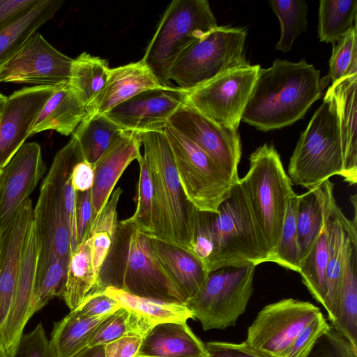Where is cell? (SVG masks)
Returning <instances> with one entry per match:
<instances>
[{"instance_id": "2e32d148", "label": "cell", "mask_w": 357, "mask_h": 357, "mask_svg": "<svg viewBox=\"0 0 357 357\" xmlns=\"http://www.w3.org/2000/svg\"><path fill=\"white\" fill-rule=\"evenodd\" d=\"M188 91L178 86H161L144 91L105 113L125 131L161 132L169 119L185 104Z\"/></svg>"}, {"instance_id": "680465c9", "label": "cell", "mask_w": 357, "mask_h": 357, "mask_svg": "<svg viewBox=\"0 0 357 357\" xmlns=\"http://www.w3.org/2000/svg\"><path fill=\"white\" fill-rule=\"evenodd\" d=\"M6 98V96H3L2 93H0V112H1L3 107Z\"/></svg>"}, {"instance_id": "94428289", "label": "cell", "mask_w": 357, "mask_h": 357, "mask_svg": "<svg viewBox=\"0 0 357 357\" xmlns=\"http://www.w3.org/2000/svg\"><path fill=\"white\" fill-rule=\"evenodd\" d=\"M1 112H0V114H1Z\"/></svg>"}, {"instance_id": "7a4b0ae2", "label": "cell", "mask_w": 357, "mask_h": 357, "mask_svg": "<svg viewBox=\"0 0 357 357\" xmlns=\"http://www.w3.org/2000/svg\"><path fill=\"white\" fill-rule=\"evenodd\" d=\"M153 188V236L191 250L198 210L187 199L164 132L139 133Z\"/></svg>"}, {"instance_id": "ab89813d", "label": "cell", "mask_w": 357, "mask_h": 357, "mask_svg": "<svg viewBox=\"0 0 357 357\" xmlns=\"http://www.w3.org/2000/svg\"><path fill=\"white\" fill-rule=\"evenodd\" d=\"M139 165L136 209L131 217L123 221L135 226L141 232L153 235V188L149 165L143 155Z\"/></svg>"}, {"instance_id": "ac0fdd59", "label": "cell", "mask_w": 357, "mask_h": 357, "mask_svg": "<svg viewBox=\"0 0 357 357\" xmlns=\"http://www.w3.org/2000/svg\"><path fill=\"white\" fill-rule=\"evenodd\" d=\"M33 220V207L29 198L0 229V357H7L3 330L14 301L23 248Z\"/></svg>"}, {"instance_id": "ee69618b", "label": "cell", "mask_w": 357, "mask_h": 357, "mask_svg": "<svg viewBox=\"0 0 357 357\" xmlns=\"http://www.w3.org/2000/svg\"><path fill=\"white\" fill-rule=\"evenodd\" d=\"M330 328L321 312L305 326L293 340L282 357H307L317 341Z\"/></svg>"}, {"instance_id": "cb8c5ba5", "label": "cell", "mask_w": 357, "mask_h": 357, "mask_svg": "<svg viewBox=\"0 0 357 357\" xmlns=\"http://www.w3.org/2000/svg\"><path fill=\"white\" fill-rule=\"evenodd\" d=\"M163 86L141 59L110 68L104 89L86 108L85 117L102 115L137 94Z\"/></svg>"}, {"instance_id": "f6af8a7d", "label": "cell", "mask_w": 357, "mask_h": 357, "mask_svg": "<svg viewBox=\"0 0 357 357\" xmlns=\"http://www.w3.org/2000/svg\"><path fill=\"white\" fill-rule=\"evenodd\" d=\"M307 357H357V348L330 325Z\"/></svg>"}, {"instance_id": "e0dca14e", "label": "cell", "mask_w": 357, "mask_h": 357, "mask_svg": "<svg viewBox=\"0 0 357 357\" xmlns=\"http://www.w3.org/2000/svg\"><path fill=\"white\" fill-rule=\"evenodd\" d=\"M55 86L24 87L6 98L0 114V170L25 143Z\"/></svg>"}, {"instance_id": "7dc6e473", "label": "cell", "mask_w": 357, "mask_h": 357, "mask_svg": "<svg viewBox=\"0 0 357 357\" xmlns=\"http://www.w3.org/2000/svg\"><path fill=\"white\" fill-rule=\"evenodd\" d=\"M213 213L198 211L194 241L190 250L206 269L213 247Z\"/></svg>"}, {"instance_id": "7bdbcfd3", "label": "cell", "mask_w": 357, "mask_h": 357, "mask_svg": "<svg viewBox=\"0 0 357 357\" xmlns=\"http://www.w3.org/2000/svg\"><path fill=\"white\" fill-rule=\"evenodd\" d=\"M68 265L57 259L35 283L30 317L55 297H63Z\"/></svg>"}, {"instance_id": "3957f363", "label": "cell", "mask_w": 357, "mask_h": 357, "mask_svg": "<svg viewBox=\"0 0 357 357\" xmlns=\"http://www.w3.org/2000/svg\"><path fill=\"white\" fill-rule=\"evenodd\" d=\"M109 286L142 297L184 303L159 266L149 236L123 220L118 222L99 273V289L105 291Z\"/></svg>"}, {"instance_id": "7c38bea8", "label": "cell", "mask_w": 357, "mask_h": 357, "mask_svg": "<svg viewBox=\"0 0 357 357\" xmlns=\"http://www.w3.org/2000/svg\"><path fill=\"white\" fill-rule=\"evenodd\" d=\"M259 68L248 63L231 69L188 91L185 105L214 123L237 130Z\"/></svg>"}, {"instance_id": "c3c4849f", "label": "cell", "mask_w": 357, "mask_h": 357, "mask_svg": "<svg viewBox=\"0 0 357 357\" xmlns=\"http://www.w3.org/2000/svg\"><path fill=\"white\" fill-rule=\"evenodd\" d=\"M121 306L104 291H97L87 296L73 311L84 317H96L113 314Z\"/></svg>"}, {"instance_id": "6f0895ef", "label": "cell", "mask_w": 357, "mask_h": 357, "mask_svg": "<svg viewBox=\"0 0 357 357\" xmlns=\"http://www.w3.org/2000/svg\"><path fill=\"white\" fill-rule=\"evenodd\" d=\"M72 357H105L104 346L86 347Z\"/></svg>"}, {"instance_id": "277c9868", "label": "cell", "mask_w": 357, "mask_h": 357, "mask_svg": "<svg viewBox=\"0 0 357 357\" xmlns=\"http://www.w3.org/2000/svg\"><path fill=\"white\" fill-rule=\"evenodd\" d=\"M77 139L70 141L55 155L40 185L33 208L38 244L35 283L57 259L68 265L71 255L70 229L66 210L63 187L73 165L82 160Z\"/></svg>"}, {"instance_id": "f546056e", "label": "cell", "mask_w": 357, "mask_h": 357, "mask_svg": "<svg viewBox=\"0 0 357 357\" xmlns=\"http://www.w3.org/2000/svg\"><path fill=\"white\" fill-rule=\"evenodd\" d=\"M104 291L121 307L137 314L151 328L164 322L193 319L184 303L142 297L112 286L107 287Z\"/></svg>"}, {"instance_id": "ba28073f", "label": "cell", "mask_w": 357, "mask_h": 357, "mask_svg": "<svg viewBox=\"0 0 357 357\" xmlns=\"http://www.w3.org/2000/svg\"><path fill=\"white\" fill-rule=\"evenodd\" d=\"M218 26L206 0H174L167 6L142 61L163 86H173L169 71L195 42Z\"/></svg>"}, {"instance_id": "603a6c76", "label": "cell", "mask_w": 357, "mask_h": 357, "mask_svg": "<svg viewBox=\"0 0 357 357\" xmlns=\"http://www.w3.org/2000/svg\"><path fill=\"white\" fill-rule=\"evenodd\" d=\"M147 235L159 266L185 303L204 283L208 274L205 266L188 249Z\"/></svg>"}, {"instance_id": "83f0119b", "label": "cell", "mask_w": 357, "mask_h": 357, "mask_svg": "<svg viewBox=\"0 0 357 357\" xmlns=\"http://www.w3.org/2000/svg\"><path fill=\"white\" fill-rule=\"evenodd\" d=\"M86 115V107L68 82L61 83L41 109L30 135L49 130L73 135Z\"/></svg>"}, {"instance_id": "60d3db41", "label": "cell", "mask_w": 357, "mask_h": 357, "mask_svg": "<svg viewBox=\"0 0 357 357\" xmlns=\"http://www.w3.org/2000/svg\"><path fill=\"white\" fill-rule=\"evenodd\" d=\"M298 195L291 199L273 262L299 273L301 256L296 229Z\"/></svg>"}, {"instance_id": "9f6ffc18", "label": "cell", "mask_w": 357, "mask_h": 357, "mask_svg": "<svg viewBox=\"0 0 357 357\" xmlns=\"http://www.w3.org/2000/svg\"><path fill=\"white\" fill-rule=\"evenodd\" d=\"M95 178L94 166L86 160H79L73 167L70 174L71 185L75 192L90 190Z\"/></svg>"}, {"instance_id": "4dcf8cb0", "label": "cell", "mask_w": 357, "mask_h": 357, "mask_svg": "<svg viewBox=\"0 0 357 357\" xmlns=\"http://www.w3.org/2000/svg\"><path fill=\"white\" fill-rule=\"evenodd\" d=\"M97 291H100L99 278L93 267L89 238L78 245L70 255L62 298L71 311Z\"/></svg>"}, {"instance_id": "9c48e42d", "label": "cell", "mask_w": 357, "mask_h": 357, "mask_svg": "<svg viewBox=\"0 0 357 357\" xmlns=\"http://www.w3.org/2000/svg\"><path fill=\"white\" fill-rule=\"evenodd\" d=\"M243 28L217 26L191 45L169 71L170 81L190 91L220 75L248 63Z\"/></svg>"}, {"instance_id": "1f68e13d", "label": "cell", "mask_w": 357, "mask_h": 357, "mask_svg": "<svg viewBox=\"0 0 357 357\" xmlns=\"http://www.w3.org/2000/svg\"><path fill=\"white\" fill-rule=\"evenodd\" d=\"M111 314L89 318L71 310L53 327L50 342L56 357H72L87 347L99 326Z\"/></svg>"}, {"instance_id": "5bb4252c", "label": "cell", "mask_w": 357, "mask_h": 357, "mask_svg": "<svg viewBox=\"0 0 357 357\" xmlns=\"http://www.w3.org/2000/svg\"><path fill=\"white\" fill-rule=\"evenodd\" d=\"M168 126L202 149L233 181H238L241 145L237 130L214 123L185 104L172 116Z\"/></svg>"}, {"instance_id": "5b68a950", "label": "cell", "mask_w": 357, "mask_h": 357, "mask_svg": "<svg viewBox=\"0 0 357 357\" xmlns=\"http://www.w3.org/2000/svg\"><path fill=\"white\" fill-rule=\"evenodd\" d=\"M213 247L206 270L255 266L273 255L239 180L220 204L213 221Z\"/></svg>"}, {"instance_id": "db71d44e", "label": "cell", "mask_w": 357, "mask_h": 357, "mask_svg": "<svg viewBox=\"0 0 357 357\" xmlns=\"http://www.w3.org/2000/svg\"><path fill=\"white\" fill-rule=\"evenodd\" d=\"M39 0H0V30L15 22Z\"/></svg>"}, {"instance_id": "91938a15", "label": "cell", "mask_w": 357, "mask_h": 357, "mask_svg": "<svg viewBox=\"0 0 357 357\" xmlns=\"http://www.w3.org/2000/svg\"><path fill=\"white\" fill-rule=\"evenodd\" d=\"M1 173H2V170H0V176L1 175Z\"/></svg>"}, {"instance_id": "8d00e7d4", "label": "cell", "mask_w": 357, "mask_h": 357, "mask_svg": "<svg viewBox=\"0 0 357 357\" xmlns=\"http://www.w3.org/2000/svg\"><path fill=\"white\" fill-rule=\"evenodd\" d=\"M328 261L327 234L324 225L309 255L301 261L299 272L303 284L312 297L322 306L326 294Z\"/></svg>"}, {"instance_id": "f907efd6", "label": "cell", "mask_w": 357, "mask_h": 357, "mask_svg": "<svg viewBox=\"0 0 357 357\" xmlns=\"http://www.w3.org/2000/svg\"><path fill=\"white\" fill-rule=\"evenodd\" d=\"M91 190L76 192V227L77 245L89 238V230L91 220Z\"/></svg>"}, {"instance_id": "4316f807", "label": "cell", "mask_w": 357, "mask_h": 357, "mask_svg": "<svg viewBox=\"0 0 357 357\" xmlns=\"http://www.w3.org/2000/svg\"><path fill=\"white\" fill-rule=\"evenodd\" d=\"M357 215L347 231L340 293L335 319L331 326L357 348Z\"/></svg>"}, {"instance_id": "836d02e7", "label": "cell", "mask_w": 357, "mask_h": 357, "mask_svg": "<svg viewBox=\"0 0 357 357\" xmlns=\"http://www.w3.org/2000/svg\"><path fill=\"white\" fill-rule=\"evenodd\" d=\"M109 70L107 60L86 52L73 59L68 84L86 108L104 89Z\"/></svg>"}, {"instance_id": "d6986e66", "label": "cell", "mask_w": 357, "mask_h": 357, "mask_svg": "<svg viewBox=\"0 0 357 357\" xmlns=\"http://www.w3.org/2000/svg\"><path fill=\"white\" fill-rule=\"evenodd\" d=\"M47 167L36 142L24 143L2 169L0 176V229L29 199Z\"/></svg>"}, {"instance_id": "11a10c76", "label": "cell", "mask_w": 357, "mask_h": 357, "mask_svg": "<svg viewBox=\"0 0 357 357\" xmlns=\"http://www.w3.org/2000/svg\"><path fill=\"white\" fill-rule=\"evenodd\" d=\"M142 337L127 335L104 346L105 357H136Z\"/></svg>"}, {"instance_id": "52a82bcc", "label": "cell", "mask_w": 357, "mask_h": 357, "mask_svg": "<svg viewBox=\"0 0 357 357\" xmlns=\"http://www.w3.org/2000/svg\"><path fill=\"white\" fill-rule=\"evenodd\" d=\"M249 160L248 171L239 182L274 259L289 204L296 194L272 145L259 146Z\"/></svg>"}, {"instance_id": "ffe728a7", "label": "cell", "mask_w": 357, "mask_h": 357, "mask_svg": "<svg viewBox=\"0 0 357 357\" xmlns=\"http://www.w3.org/2000/svg\"><path fill=\"white\" fill-rule=\"evenodd\" d=\"M334 184L330 178L314 188L322 205L324 223L327 234L328 261L326 294L324 304L332 323L336 317L340 293L347 231L351 220L337 205L333 195Z\"/></svg>"}, {"instance_id": "d6a6232c", "label": "cell", "mask_w": 357, "mask_h": 357, "mask_svg": "<svg viewBox=\"0 0 357 357\" xmlns=\"http://www.w3.org/2000/svg\"><path fill=\"white\" fill-rule=\"evenodd\" d=\"M125 130L104 114L84 117L73 133L84 160L94 166Z\"/></svg>"}, {"instance_id": "9a60e30c", "label": "cell", "mask_w": 357, "mask_h": 357, "mask_svg": "<svg viewBox=\"0 0 357 357\" xmlns=\"http://www.w3.org/2000/svg\"><path fill=\"white\" fill-rule=\"evenodd\" d=\"M73 61L36 32L0 69V82L55 86L68 82Z\"/></svg>"}, {"instance_id": "d590c367", "label": "cell", "mask_w": 357, "mask_h": 357, "mask_svg": "<svg viewBox=\"0 0 357 357\" xmlns=\"http://www.w3.org/2000/svg\"><path fill=\"white\" fill-rule=\"evenodd\" d=\"M324 225L322 205L315 190L298 195L296 229L301 261L309 255Z\"/></svg>"}, {"instance_id": "8fae6325", "label": "cell", "mask_w": 357, "mask_h": 357, "mask_svg": "<svg viewBox=\"0 0 357 357\" xmlns=\"http://www.w3.org/2000/svg\"><path fill=\"white\" fill-rule=\"evenodd\" d=\"M163 131L188 200L198 211L217 213L236 182L187 137L168 125Z\"/></svg>"}, {"instance_id": "b9f144b4", "label": "cell", "mask_w": 357, "mask_h": 357, "mask_svg": "<svg viewBox=\"0 0 357 357\" xmlns=\"http://www.w3.org/2000/svg\"><path fill=\"white\" fill-rule=\"evenodd\" d=\"M353 75H357L356 24L333 45L327 76L333 84Z\"/></svg>"}, {"instance_id": "484cf974", "label": "cell", "mask_w": 357, "mask_h": 357, "mask_svg": "<svg viewBox=\"0 0 357 357\" xmlns=\"http://www.w3.org/2000/svg\"><path fill=\"white\" fill-rule=\"evenodd\" d=\"M334 98L343 154L344 181L349 185L357 181V75L333 83L328 88Z\"/></svg>"}, {"instance_id": "30bf717a", "label": "cell", "mask_w": 357, "mask_h": 357, "mask_svg": "<svg viewBox=\"0 0 357 357\" xmlns=\"http://www.w3.org/2000/svg\"><path fill=\"white\" fill-rule=\"evenodd\" d=\"M255 266L225 267L210 272L185 305L204 331L236 325L253 293Z\"/></svg>"}, {"instance_id": "74e56055", "label": "cell", "mask_w": 357, "mask_h": 357, "mask_svg": "<svg viewBox=\"0 0 357 357\" xmlns=\"http://www.w3.org/2000/svg\"><path fill=\"white\" fill-rule=\"evenodd\" d=\"M280 24V37L275 49L283 52L291 50L295 39L307 29V4L304 0L268 1Z\"/></svg>"}, {"instance_id": "8992f818", "label": "cell", "mask_w": 357, "mask_h": 357, "mask_svg": "<svg viewBox=\"0 0 357 357\" xmlns=\"http://www.w3.org/2000/svg\"><path fill=\"white\" fill-rule=\"evenodd\" d=\"M292 185L313 190L331 176H343V154L335 102L327 90L324 101L301 135L288 165Z\"/></svg>"}, {"instance_id": "f5cc1de1", "label": "cell", "mask_w": 357, "mask_h": 357, "mask_svg": "<svg viewBox=\"0 0 357 357\" xmlns=\"http://www.w3.org/2000/svg\"><path fill=\"white\" fill-rule=\"evenodd\" d=\"M92 264L98 276L111 250L114 238L107 232L93 231L91 235Z\"/></svg>"}, {"instance_id": "816d5d0a", "label": "cell", "mask_w": 357, "mask_h": 357, "mask_svg": "<svg viewBox=\"0 0 357 357\" xmlns=\"http://www.w3.org/2000/svg\"><path fill=\"white\" fill-rule=\"evenodd\" d=\"M122 190L120 188L113 191L94 223L91 233L93 231H105L114 238L118 224L116 208Z\"/></svg>"}, {"instance_id": "44dd1931", "label": "cell", "mask_w": 357, "mask_h": 357, "mask_svg": "<svg viewBox=\"0 0 357 357\" xmlns=\"http://www.w3.org/2000/svg\"><path fill=\"white\" fill-rule=\"evenodd\" d=\"M142 142L137 132L124 131L94 165L95 178L91 193L92 214L89 230L92 228L114 191V186L128 165L141 160Z\"/></svg>"}, {"instance_id": "7402d4cb", "label": "cell", "mask_w": 357, "mask_h": 357, "mask_svg": "<svg viewBox=\"0 0 357 357\" xmlns=\"http://www.w3.org/2000/svg\"><path fill=\"white\" fill-rule=\"evenodd\" d=\"M38 244L34 222L28 232L22 255L14 301L3 330L6 356L15 350L24 328L31 318L30 310L35 287Z\"/></svg>"}, {"instance_id": "6da1fadb", "label": "cell", "mask_w": 357, "mask_h": 357, "mask_svg": "<svg viewBox=\"0 0 357 357\" xmlns=\"http://www.w3.org/2000/svg\"><path fill=\"white\" fill-rule=\"evenodd\" d=\"M328 82L304 59H275L271 67L259 68L241 120L264 132L291 125L321 97Z\"/></svg>"}, {"instance_id": "f35d334b", "label": "cell", "mask_w": 357, "mask_h": 357, "mask_svg": "<svg viewBox=\"0 0 357 357\" xmlns=\"http://www.w3.org/2000/svg\"><path fill=\"white\" fill-rule=\"evenodd\" d=\"M150 329L137 314L121 307L102 323L87 347L105 346L127 335L143 337Z\"/></svg>"}, {"instance_id": "4fadbf2b", "label": "cell", "mask_w": 357, "mask_h": 357, "mask_svg": "<svg viewBox=\"0 0 357 357\" xmlns=\"http://www.w3.org/2000/svg\"><path fill=\"white\" fill-rule=\"evenodd\" d=\"M321 312L308 301L283 298L264 307L248 327L246 341L273 357L284 353L300 333Z\"/></svg>"}, {"instance_id": "bcb514c9", "label": "cell", "mask_w": 357, "mask_h": 357, "mask_svg": "<svg viewBox=\"0 0 357 357\" xmlns=\"http://www.w3.org/2000/svg\"><path fill=\"white\" fill-rule=\"evenodd\" d=\"M7 357H56L42 324L23 334L13 352Z\"/></svg>"}, {"instance_id": "f1b7e54d", "label": "cell", "mask_w": 357, "mask_h": 357, "mask_svg": "<svg viewBox=\"0 0 357 357\" xmlns=\"http://www.w3.org/2000/svg\"><path fill=\"white\" fill-rule=\"evenodd\" d=\"M63 3L61 0H39L15 22L0 30V69L54 16Z\"/></svg>"}, {"instance_id": "d4e9b609", "label": "cell", "mask_w": 357, "mask_h": 357, "mask_svg": "<svg viewBox=\"0 0 357 357\" xmlns=\"http://www.w3.org/2000/svg\"><path fill=\"white\" fill-rule=\"evenodd\" d=\"M136 357H209L187 321L158 324L142 337Z\"/></svg>"}, {"instance_id": "681fc988", "label": "cell", "mask_w": 357, "mask_h": 357, "mask_svg": "<svg viewBox=\"0 0 357 357\" xmlns=\"http://www.w3.org/2000/svg\"><path fill=\"white\" fill-rule=\"evenodd\" d=\"M205 347L209 357H273L254 348L246 340L241 343L209 341Z\"/></svg>"}, {"instance_id": "e575fe53", "label": "cell", "mask_w": 357, "mask_h": 357, "mask_svg": "<svg viewBox=\"0 0 357 357\" xmlns=\"http://www.w3.org/2000/svg\"><path fill=\"white\" fill-rule=\"evenodd\" d=\"M356 0L319 1L318 36L319 40L335 44L356 24Z\"/></svg>"}]
</instances>
